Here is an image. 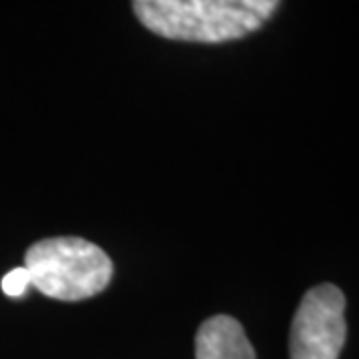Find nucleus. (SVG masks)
<instances>
[{"label": "nucleus", "mask_w": 359, "mask_h": 359, "mask_svg": "<svg viewBox=\"0 0 359 359\" xmlns=\"http://www.w3.org/2000/svg\"><path fill=\"white\" fill-rule=\"evenodd\" d=\"M276 0H136L134 14L150 32L170 40L218 44L259 30L278 11Z\"/></svg>", "instance_id": "nucleus-1"}, {"label": "nucleus", "mask_w": 359, "mask_h": 359, "mask_svg": "<svg viewBox=\"0 0 359 359\" xmlns=\"http://www.w3.org/2000/svg\"><path fill=\"white\" fill-rule=\"evenodd\" d=\"M25 268L40 294L80 302L100 294L112 280V259L84 238H48L28 248Z\"/></svg>", "instance_id": "nucleus-2"}, {"label": "nucleus", "mask_w": 359, "mask_h": 359, "mask_svg": "<svg viewBox=\"0 0 359 359\" xmlns=\"http://www.w3.org/2000/svg\"><path fill=\"white\" fill-rule=\"evenodd\" d=\"M346 337L344 292L334 283L306 292L290 330V359H339Z\"/></svg>", "instance_id": "nucleus-3"}, {"label": "nucleus", "mask_w": 359, "mask_h": 359, "mask_svg": "<svg viewBox=\"0 0 359 359\" xmlns=\"http://www.w3.org/2000/svg\"><path fill=\"white\" fill-rule=\"evenodd\" d=\"M196 359H256L242 323L231 316H212L196 334Z\"/></svg>", "instance_id": "nucleus-4"}, {"label": "nucleus", "mask_w": 359, "mask_h": 359, "mask_svg": "<svg viewBox=\"0 0 359 359\" xmlns=\"http://www.w3.org/2000/svg\"><path fill=\"white\" fill-rule=\"evenodd\" d=\"M28 285H32V280H30V273L28 269L22 266V268H14L11 269L4 278H2V292L8 295V297H22L28 290Z\"/></svg>", "instance_id": "nucleus-5"}]
</instances>
